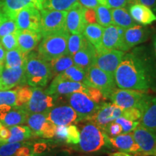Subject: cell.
Returning a JSON list of instances; mask_svg holds the SVG:
<instances>
[{
  "label": "cell",
  "mask_w": 156,
  "mask_h": 156,
  "mask_svg": "<svg viewBox=\"0 0 156 156\" xmlns=\"http://www.w3.org/2000/svg\"><path fill=\"white\" fill-rule=\"evenodd\" d=\"M116 85L121 89L146 92L152 85L151 71L147 64L134 54H126L114 73Z\"/></svg>",
  "instance_id": "6da1fadb"
},
{
  "label": "cell",
  "mask_w": 156,
  "mask_h": 156,
  "mask_svg": "<svg viewBox=\"0 0 156 156\" xmlns=\"http://www.w3.org/2000/svg\"><path fill=\"white\" fill-rule=\"evenodd\" d=\"M26 83L32 87H44L52 77L49 62L36 52H30L25 63Z\"/></svg>",
  "instance_id": "7a4b0ae2"
},
{
  "label": "cell",
  "mask_w": 156,
  "mask_h": 156,
  "mask_svg": "<svg viewBox=\"0 0 156 156\" xmlns=\"http://www.w3.org/2000/svg\"><path fill=\"white\" fill-rule=\"evenodd\" d=\"M79 147L85 153H95L104 147H111L109 136L104 129L93 122L87 123L82 128Z\"/></svg>",
  "instance_id": "3957f363"
},
{
  "label": "cell",
  "mask_w": 156,
  "mask_h": 156,
  "mask_svg": "<svg viewBox=\"0 0 156 156\" xmlns=\"http://www.w3.org/2000/svg\"><path fill=\"white\" fill-rule=\"evenodd\" d=\"M69 36L68 31L64 30L42 37L38 48V54L47 62L67 54Z\"/></svg>",
  "instance_id": "277c9868"
},
{
  "label": "cell",
  "mask_w": 156,
  "mask_h": 156,
  "mask_svg": "<svg viewBox=\"0 0 156 156\" xmlns=\"http://www.w3.org/2000/svg\"><path fill=\"white\" fill-rule=\"evenodd\" d=\"M151 98L135 90L116 89L113 92L110 99L121 108H137L143 113Z\"/></svg>",
  "instance_id": "5b68a950"
},
{
  "label": "cell",
  "mask_w": 156,
  "mask_h": 156,
  "mask_svg": "<svg viewBox=\"0 0 156 156\" xmlns=\"http://www.w3.org/2000/svg\"><path fill=\"white\" fill-rule=\"evenodd\" d=\"M86 78L87 85L98 89L106 98H110L116 89L114 76L104 72L95 64L86 70Z\"/></svg>",
  "instance_id": "8992f818"
},
{
  "label": "cell",
  "mask_w": 156,
  "mask_h": 156,
  "mask_svg": "<svg viewBox=\"0 0 156 156\" xmlns=\"http://www.w3.org/2000/svg\"><path fill=\"white\" fill-rule=\"evenodd\" d=\"M41 12V30L42 37L66 30L67 11L42 9Z\"/></svg>",
  "instance_id": "52a82bcc"
},
{
  "label": "cell",
  "mask_w": 156,
  "mask_h": 156,
  "mask_svg": "<svg viewBox=\"0 0 156 156\" xmlns=\"http://www.w3.org/2000/svg\"><path fill=\"white\" fill-rule=\"evenodd\" d=\"M67 95L69 106L77 113L79 121L89 120L101 106L83 92H75Z\"/></svg>",
  "instance_id": "ba28073f"
},
{
  "label": "cell",
  "mask_w": 156,
  "mask_h": 156,
  "mask_svg": "<svg viewBox=\"0 0 156 156\" xmlns=\"http://www.w3.org/2000/svg\"><path fill=\"white\" fill-rule=\"evenodd\" d=\"M58 95H51L41 88V87H33V93L30 99L26 104L21 107L28 114L47 112L55 106Z\"/></svg>",
  "instance_id": "9c48e42d"
},
{
  "label": "cell",
  "mask_w": 156,
  "mask_h": 156,
  "mask_svg": "<svg viewBox=\"0 0 156 156\" xmlns=\"http://www.w3.org/2000/svg\"><path fill=\"white\" fill-rule=\"evenodd\" d=\"M41 10L34 7L21 9L15 14L14 19L18 30H32L40 33Z\"/></svg>",
  "instance_id": "30bf717a"
},
{
  "label": "cell",
  "mask_w": 156,
  "mask_h": 156,
  "mask_svg": "<svg viewBox=\"0 0 156 156\" xmlns=\"http://www.w3.org/2000/svg\"><path fill=\"white\" fill-rule=\"evenodd\" d=\"M132 134L142 154L156 156V131L149 129L139 124Z\"/></svg>",
  "instance_id": "8fae6325"
},
{
  "label": "cell",
  "mask_w": 156,
  "mask_h": 156,
  "mask_svg": "<svg viewBox=\"0 0 156 156\" xmlns=\"http://www.w3.org/2000/svg\"><path fill=\"white\" fill-rule=\"evenodd\" d=\"M124 54V51L117 49L101 51L97 52L95 64L98 67L114 77L116 69L122 62Z\"/></svg>",
  "instance_id": "7c38bea8"
},
{
  "label": "cell",
  "mask_w": 156,
  "mask_h": 156,
  "mask_svg": "<svg viewBox=\"0 0 156 156\" xmlns=\"http://www.w3.org/2000/svg\"><path fill=\"white\" fill-rule=\"evenodd\" d=\"M25 66L16 68H9L2 65L0 68V89L1 90H9L17 85L26 83Z\"/></svg>",
  "instance_id": "4fadbf2b"
},
{
  "label": "cell",
  "mask_w": 156,
  "mask_h": 156,
  "mask_svg": "<svg viewBox=\"0 0 156 156\" xmlns=\"http://www.w3.org/2000/svg\"><path fill=\"white\" fill-rule=\"evenodd\" d=\"M150 35V31L144 25H134L125 29L123 35L120 50L126 51L130 48L146 41Z\"/></svg>",
  "instance_id": "5bb4252c"
},
{
  "label": "cell",
  "mask_w": 156,
  "mask_h": 156,
  "mask_svg": "<svg viewBox=\"0 0 156 156\" xmlns=\"http://www.w3.org/2000/svg\"><path fill=\"white\" fill-rule=\"evenodd\" d=\"M47 119L56 126H69L79 122L77 113L70 106H54L47 112Z\"/></svg>",
  "instance_id": "9a60e30c"
},
{
  "label": "cell",
  "mask_w": 156,
  "mask_h": 156,
  "mask_svg": "<svg viewBox=\"0 0 156 156\" xmlns=\"http://www.w3.org/2000/svg\"><path fill=\"white\" fill-rule=\"evenodd\" d=\"M123 109L114 103H103L89 120L104 129L109 123L122 116Z\"/></svg>",
  "instance_id": "2e32d148"
},
{
  "label": "cell",
  "mask_w": 156,
  "mask_h": 156,
  "mask_svg": "<svg viewBox=\"0 0 156 156\" xmlns=\"http://www.w3.org/2000/svg\"><path fill=\"white\" fill-rule=\"evenodd\" d=\"M88 85L83 83L61 79L56 76L46 92L51 95H69L75 92L85 93Z\"/></svg>",
  "instance_id": "e0dca14e"
},
{
  "label": "cell",
  "mask_w": 156,
  "mask_h": 156,
  "mask_svg": "<svg viewBox=\"0 0 156 156\" xmlns=\"http://www.w3.org/2000/svg\"><path fill=\"white\" fill-rule=\"evenodd\" d=\"M84 10L85 8L77 3L67 11L65 28L69 34H83L87 24L84 18Z\"/></svg>",
  "instance_id": "ac0fdd59"
},
{
  "label": "cell",
  "mask_w": 156,
  "mask_h": 156,
  "mask_svg": "<svg viewBox=\"0 0 156 156\" xmlns=\"http://www.w3.org/2000/svg\"><path fill=\"white\" fill-rule=\"evenodd\" d=\"M124 30V28L113 24L105 27L101 47L96 51L98 52L101 51L111 49L120 50Z\"/></svg>",
  "instance_id": "d6986e66"
},
{
  "label": "cell",
  "mask_w": 156,
  "mask_h": 156,
  "mask_svg": "<svg viewBox=\"0 0 156 156\" xmlns=\"http://www.w3.org/2000/svg\"><path fill=\"white\" fill-rule=\"evenodd\" d=\"M96 56L95 48L85 38L83 47L73 56L74 64L87 70L95 64Z\"/></svg>",
  "instance_id": "ffe728a7"
},
{
  "label": "cell",
  "mask_w": 156,
  "mask_h": 156,
  "mask_svg": "<svg viewBox=\"0 0 156 156\" xmlns=\"http://www.w3.org/2000/svg\"><path fill=\"white\" fill-rule=\"evenodd\" d=\"M111 147L119 151L130 153H142L141 150L134 140L131 132L120 134L114 137H109Z\"/></svg>",
  "instance_id": "44dd1931"
},
{
  "label": "cell",
  "mask_w": 156,
  "mask_h": 156,
  "mask_svg": "<svg viewBox=\"0 0 156 156\" xmlns=\"http://www.w3.org/2000/svg\"><path fill=\"white\" fill-rule=\"evenodd\" d=\"M17 48L23 53L32 51L40 42L42 36L41 33L32 30H18L17 34Z\"/></svg>",
  "instance_id": "7402d4cb"
},
{
  "label": "cell",
  "mask_w": 156,
  "mask_h": 156,
  "mask_svg": "<svg viewBox=\"0 0 156 156\" xmlns=\"http://www.w3.org/2000/svg\"><path fill=\"white\" fill-rule=\"evenodd\" d=\"M44 0H4L2 4L3 12L9 17L14 18L15 15L21 9L34 7L41 10Z\"/></svg>",
  "instance_id": "603a6c76"
},
{
  "label": "cell",
  "mask_w": 156,
  "mask_h": 156,
  "mask_svg": "<svg viewBox=\"0 0 156 156\" xmlns=\"http://www.w3.org/2000/svg\"><path fill=\"white\" fill-rule=\"evenodd\" d=\"M129 14L136 23L148 25L156 21V15L151 8L141 4H131L129 8Z\"/></svg>",
  "instance_id": "cb8c5ba5"
},
{
  "label": "cell",
  "mask_w": 156,
  "mask_h": 156,
  "mask_svg": "<svg viewBox=\"0 0 156 156\" xmlns=\"http://www.w3.org/2000/svg\"><path fill=\"white\" fill-rule=\"evenodd\" d=\"M28 114L21 107H14L0 116V122L7 127L26 123Z\"/></svg>",
  "instance_id": "d4e9b609"
},
{
  "label": "cell",
  "mask_w": 156,
  "mask_h": 156,
  "mask_svg": "<svg viewBox=\"0 0 156 156\" xmlns=\"http://www.w3.org/2000/svg\"><path fill=\"white\" fill-rule=\"evenodd\" d=\"M103 30L104 27L98 23H87L83 30L84 37L94 46L96 51L101 47Z\"/></svg>",
  "instance_id": "484cf974"
},
{
  "label": "cell",
  "mask_w": 156,
  "mask_h": 156,
  "mask_svg": "<svg viewBox=\"0 0 156 156\" xmlns=\"http://www.w3.org/2000/svg\"><path fill=\"white\" fill-rule=\"evenodd\" d=\"M112 24L116 26L126 29L136 24L125 7L112 9Z\"/></svg>",
  "instance_id": "4316f807"
},
{
  "label": "cell",
  "mask_w": 156,
  "mask_h": 156,
  "mask_svg": "<svg viewBox=\"0 0 156 156\" xmlns=\"http://www.w3.org/2000/svg\"><path fill=\"white\" fill-rule=\"evenodd\" d=\"M140 124L149 129L156 131V97L151 98L142 113Z\"/></svg>",
  "instance_id": "83f0119b"
},
{
  "label": "cell",
  "mask_w": 156,
  "mask_h": 156,
  "mask_svg": "<svg viewBox=\"0 0 156 156\" xmlns=\"http://www.w3.org/2000/svg\"><path fill=\"white\" fill-rule=\"evenodd\" d=\"M28 54L23 53L18 48L6 51L5 59V67L16 68L25 66Z\"/></svg>",
  "instance_id": "f1b7e54d"
},
{
  "label": "cell",
  "mask_w": 156,
  "mask_h": 156,
  "mask_svg": "<svg viewBox=\"0 0 156 156\" xmlns=\"http://www.w3.org/2000/svg\"><path fill=\"white\" fill-rule=\"evenodd\" d=\"M58 77L61 79L67 80L73 82H77V83H83L87 85V78H86V70L83 68L77 67L74 64L64 71L63 73L58 74Z\"/></svg>",
  "instance_id": "f546056e"
},
{
  "label": "cell",
  "mask_w": 156,
  "mask_h": 156,
  "mask_svg": "<svg viewBox=\"0 0 156 156\" xmlns=\"http://www.w3.org/2000/svg\"><path fill=\"white\" fill-rule=\"evenodd\" d=\"M49 62L52 77H56L58 74L63 73L68 68L74 65L73 56L69 54H65L59 57L54 58Z\"/></svg>",
  "instance_id": "4dcf8cb0"
},
{
  "label": "cell",
  "mask_w": 156,
  "mask_h": 156,
  "mask_svg": "<svg viewBox=\"0 0 156 156\" xmlns=\"http://www.w3.org/2000/svg\"><path fill=\"white\" fill-rule=\"evenodd\" d=\"M47 120V112L33 113L28 114L26 123L32 131L33 134L38 136Z\"/></svg>",
  "instance_id": "1f68e13d"
},
{
  "label": "cell",
  "mask_w": 156,
  "mask_h": 156,
  "mask_svg": "<svg viewBox=\"0 0 156 156\" xmlns=\"http://www.w3.org/2000/svg\"><path fill=\"white\" fill-rule=\"evenodd\" d=\"M10 136L6 142H23L30 138L33 132L29 126H12L9 127Z\"/></svg>",
  "instance_id": "d6a6232c"
},
{
  "label": "cell",
  "mask_w": 156,
  "mask_h": 156,
  "mask_svg": "<svg viewBox=\"0 0 156 156\" xmlns=\"http://www.w3.org/2000/svg\"><path fill=\"white\" fill-rule=\"evenodd\" d=\"M78 0H44L43 9L68 11L77 3Z\"/></svg>",
  "instance_id": "836d02e7"
},
{
  "label": "cell",
  "mask_w": 156,
  "mask_h": 156,
  "mask_svg": "<svg viewBox=\"0 0 156 156\" xmlns=\"http://www.w3.org/2000/svg\"><path fill=\"white\" fill-rule=\"evenodd\" d=\"M97 23L103 27H107L112 25V9H109L105 5H98L95 9Z\"/></svg>",
  "instance_id": "e575fe53"
},
{
  "label": "cell",
  "mask_w": 156,
  "mask_h": 156,
  "mask_svg": "<svg viewBox=\"0 0 156 156\" xmlns=\"http://www.w3.org/2000/svg\"><path fill=\"white\" fill-rule=\"evenodd\" d=\"M85 38L83 34H69L67 40V54L73 56L83 47Z\"/></svg>",
  "instance_id": "d590c367"
},
{
  "label": "cell",
  "mask_w": 156,
  "mask_h": 156,
  "mask_svg": "<svg viewBox=\"0 0 156 156\" xmlns=\"http://www.w3.org/2000/svg\"><path fill=\"white\" fill-rule=\"evenodd\" d=\"M18 31L16 22L14 18L6 15L5 18L0 24V39L7 35L16 33Z\"/></svg>",
  "instance_id": "8d00e7d4"
},
{
  "label": "cell",
  "mask_w": 156,
  "mask_h": 156,
  "mask_svg": "<svg viewBox=\"0 0 156 156\" xmlns=\"http://www.w3.org/2000/svg\"><path fill=\"white\" fill-rule=\"evenodd\" d=\"M17 107V90H0V106Z\"/></svg>",
  "instance_id": "74e56055"
},
{
  "label": "cell",
  "mask_w": 156,
  "mask_h": 156,
  "mask_svg": "<svg viewBox=\"0 0 156 156\" xmlns=\"http://www.w3.org/2000/svg\"><path fill=\"white\" fill-rule=\"evenodd\" d=\"M28 142H5L0 145V156H14L19 148L27 145Z\"/></svg>",
  "instance_id": "f35d334b"
},
{
  "label": "cell",
  "mask_w": 156,
  "mask_h": 156,
  "mask_svg": "<svg viewBox=\"0 0 156 156\" xmlns=\"http://www.w3.org/2000/svg\"><path fill=\"white\" fill-rule=\"evenodd\" d=\"M17 90V107H22L28 102L32 96L33 87L24 86L19 87Z\"/></svg>",
  "instance_id": "ab89813d"
},
{
  "label": "cell",
  "mask_w": 156,
  "mask_h": 156,
  "mask_svg": "<svg viewBox=\"0 0 156 156\" xmlns=\"http://www.w3.org/2000/svg\"><path fill=\"white\" fill-rule=\"evenodd\" d=\"M17 32L12 33V34L3 36L0 39V43L7 51L17 48Z\"/></svg>",
  "instance_id": "60d3db41"
},
{
  "label": "cell",
  "mask_w": 156,
  "mask_h": 156,
  "mask_svg": "<svg viewBox=\"0 0 156 156\" xmlns=\"http://www.w3.org/2000/svg\"><path fill=\"white\" fill-rule=\"evenodd\" d=\"M67 138H66V142L70 144H78L80 140V132L77 126L75 125H70L67 126Z\"/></svg>",
  "instance_id": "b9f144b4"
},
{
  "label": "cell",
  "mask_w": 156,
  "mask_h": 156,
  "mask_svg": "<svg viewBox=\"0 0 156 156\" xmlns=\"http://www.w3.org/2000/svg\"><path fill=\"white\" fill-rule=\"evenodd\" d=\"M114 122L120 124L122 128V132L124 133H128V132H132L133 130L135 129V128L140 124V122H132V121L126 119L123 116L117 118L116 119H115Z\"/></svg>",
  "instance_id": "7bdbcfd3"
},
{
  "label": "cell",
  "mask_w": 156,
  "mask_h": 156,
  "mask_svg": "<svg viewBox=\"0 0 156 156\" xmlns=\"http://www.w3.org/2000/svg\"><path fill=\"white\" fill-rule=\"evenodd\" d=\"M56 129V126L55 124L48 119L44 124V125L43 126L41 130L39 132L38 136L43 138L50 139V138L54 137L55 136Z\"/></svg>",
  "instance_id": "ee69618b"
},
{
  "label": "cell",
  "mask_w": 156,
  "mask_h": 156,
  "mask_svg": "<svg viewBox=\"0 0 156 156\" xmlns=\"http://www.w3.org/2000/svg\"><path fill=\"white\" fill-rule=\"evenodd\" d=\"M85 93L91 99V100L95 101V102L97 103H100L106 99V98L104 97V95H103V93H101L98 89L91 86L87 87V88L85 91Z\"/></svg>",
  "instance_id": "f6af8a7d"
},
{
  "label": "cell",
  "mask_w": 156,
  "mask_h": 156,
  "mask_svg": "<svg viewBox=\"0 0 156 156\" xmlns=\"http://www.w3.org/2000/svg\"><path fill=\"white\" fill-rule=\"evenodd\" d=\"M142 115V112L137 108H129L123 109V117L132 122H138L140 120Z\"/></svg>",
  "instance_id": "bcb514c9"
},
{
  "label": "cell",
  "mask_w": 156,
  "mask_h": 156,
  "mask_svg": "<svg viewBox=\"0 0 156 156\" xmlns=\"http://www.w3.org/2000/svg\"><path fill=\"white\" fill-rule=\"evenodd\" d=\"M103 129L109 137H114V136L119 135L123 132L122 128L120 124H119L114 121L107 124V126Z\"/></svg>",
  "instance_id": "7dc6e473"
},
{
  "label": "cell",
  "mask_w": 156,
  "mask_h": 156,
  "mask_svg": "<svg viewBox=\"0 0 156 156\" xmlns=\"http://www.w3.org/2000/svg\"><path fill=\"white\" fill-rule=\"evenodd\" d=\"M129 0H106V7L109 9L125 7Z\"/></svg>",
  "instance_id": "c3c4849f"
},
{
  "label": "cell",
  "mask_w": 156,
  "mask_h": 156,
  "mask_svg": "<svg viewBox=\"0 0 156 156\" xmlns=\"http://www.w3.org/2000/svg\"><path fill=\"white\" fill-rule=\"evenodd\" d=\"M14 156H34L33 148L30 146V144L28 143L17 150Z\"/></svg>",
  "instance_id": "681fc988"
},
{
  "label": "cell",
  "mask_w": 156,
  "mask_h": 156,
  "mask_svg": "<svg viewBox=\"0 0 156 156\" xmlns=\"http://www.w3.org/2000/svg\"><path fill=\"white\" fill-rule=\"evenodd\" d=\"M84 18L86 23H96V15L94 9H86L84 10Z\"/></svg>",
  "instance_id": "f907efd6"
},
{
  "label": "cell",
  "mask_w": 156,
  "mask_h": 156,
  "mask_svg": "<svg viewBox=\"0 0 156 156\" xmlns=\"http://www.w3.org/2000/svg\"><path fill=\"white\" fill-rule=\"evenodd\" d=\"M141 4L151 8L154 12L156 11V0H129V5L131 4Z\"/></svg>",
  "instance_id": "816d5d0a"
},
{
  "label": "cell",
  "mask_w": 156,
  "mask_h": 156,
  "mask_svg": "<svg viewBox=\"0 0 156 156\" xmlns=\"http://www.w3.org/2000/svg\"><path fill=\"white\" fill-rule=\"evenodd\" d=\"M67 126H56L55 136L56 139L60 141L66 140L67 133Z\"/></svg>",
  "instance_id": "f5cc1de1"
},
{
  "label": "cell",
  "mask_w": 156,
  "mask_h": 156,
  "mask_svg": "<svg viewBox=\"0 0 156 156\" xmlns=\"http://www.w3.org/2000/svg\"><path fill=\"white\" fill-rule=\"evenodd\" d=\"M77 3L84 8L86 9H95L98 5H100L98 0H78Z\"/></svg>",
  "instance_id": "db71d44e"
},
{
  "label": "cell",
  "mask_w": 156,
  "mask_h": 156,
  "mask_svg": "<svg viewBox=\"0 0 156 156\" xmlns=\"http://www.w3.org/2000/svg\"><path fill=\"white\" fill-rule=\"evenodd\" d=\"M47 144L44 143V142H38V143L35 144L34 147H33V152H34V155H38V154L44 153L47 150Z\"/></svg>",
  "instance_id": "11a10c76"
},
{
  "label": "cell",
  "mask_w": 156,
  "mask_h": 156,
  "mask_svg": "<svg viewBox=\"0 0 156 156\" xmlns=\"http://www.w3.org/2000/svg\"><path fill=\"white\" fill-rule=\"evenodd\" d=\"M10 136V132H9V127H7L0 122V138L6 142L9 137Z\"/></svg>",
  "instance_id": "9f6ffc18"
},
{
  "label": "cell",
  "mask_w": 156,
  "mask_h": 156,
  "mask_svg": "<svg viewBox=\"0 0 156 156\" xmlns=\"http://www.w3.org/2000/svg\"><path fill=\"white\" fill-rule=\"evenodd\" d=\"M6 56V50L4 48L3 46L0 43V64H4L5 63Z\"/></svg>",
  "instance_id": "6f0895ef"
},
{
  "label": "cell",
  "mask_w": 156,
  "mask_h": 156,
  "mask_svg": "<svg viewBox=\"0 0 156 156\" xmlns=\"http://www.w3.org/2000/svg\"><path fill=\"white\" fill-rule=\"evenodd\" d=\"M108 156H132L129 155L128 153H125V152H116V153H111Z\"/></svg>",
  "instance_id": "680465c9"
},
{
  "label": "cell",
  "mask_w": 156,
  "mask_h": 156,
  "mask_svg": "<svg viewBox=\"0 0 156 156\" xmlns=\"http://www.w3.org/2000/svg\"><path fill=\"white\" fill-rule=\"evenodd\" d=\"M153 48H154V52H155V55L156 58V34L153 36Z\"/></svg>",
  "instance_id": "91938a15"
},
{
  "label": "cell",
  "mask_w": 156,
  "mask_h": 156,
  "mask_svg": "<svg viewBox=\"0 0 156 156\" xmlns=\"http://www.w3.org/2000/svg\"><path fill=\"white\" fill-rule=\"evenodd\" d=\"M6 17V15L5 13L3 12H0V24H1L2 22L4 20V19Z\"/></svg>",
  "instance_id": "94428289"
},
{
  "label": "cell",
  "mask_w": 156,
  "mask_h": 156,
  "mask_svg": "<svg viewBox=\"0 0 156 156\" xmlns=\"http://www.w3.org/2000/svg\"><path fill=\"white\" fill-rule=\"evenodd\" d=\"M98 2L101 5H106V0H98Z\"/></svg>",
  "instance_id": "6125c7cd"
},
{
  "label": "cell",
  "mask_w": 156,
  "mask_h": 156,
  "mask_svg": "<svg viewBox=\"0 0 156 156\" xmlns=\"http://www.w3.org/2000/svg\"><path fill=\"white\" fill-rule=\"evenodd\" d=\"M3 143H5V142H4L3 140L1 139V138H0V145H2V144H3Z\"/></svg>",
  "instance_id": "be15d7a7"
},
{
  "label": "cell",
  "mask_w": 156,
  "mask_h": 156,
  "mask_svg": "<svg viewBox=\"0 0 156 156\" xmlns=\"http://www.w3.org/2000/svg\"><path fill=\"white\" fill-rule=\"evenodd\" d=\"M2 65H3V64H0V68H1V67H2Z\"/></svg>",
  "instance_id": "e7e4bbea"
},
{
  "label": "cell",
  "mask_w": 156,
  "mask_h": 156,
  "mask_svg": "<svg viewBox=\"0 0 156 156\" xmlns=\"http://www.w3.org/2000/svg\"><path fill=\"white\" fill-rule=\"evenodd\" d=\"M155 13H156V11H155ZM155 15H156V14H155Z\"/></svg>",
  "instance_id": "03108f58"
},
{
  "label": "cell",
  "mask_w": 156,
  "mask_h": 156,
  "mask_svg": "<svg viewBox=\"0 0 156 156\" xmlns=\"http://www.w3.org/2000/svg\"><path fill=\"white\" fill-rule=\"evenodd\" d=\"M0 90H1V89H0Z\"/></svg>",
  "instance_id": "003e7915"
}]
</instances>
